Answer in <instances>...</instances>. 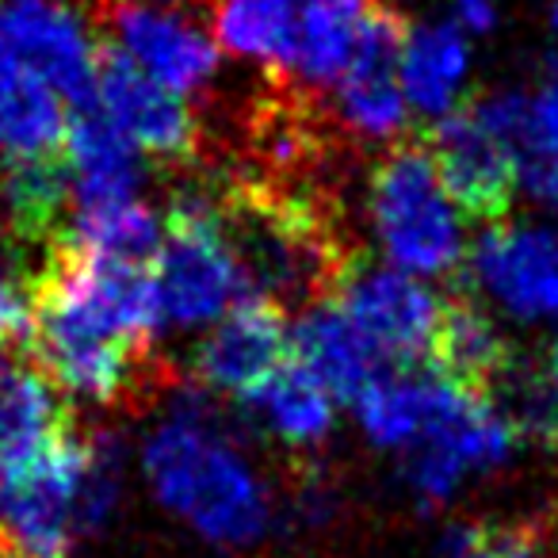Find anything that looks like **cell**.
Here are the masks:
<instances>
[{
    "label": "cell",
    "instance_id": "cell-1",
    "mask_svg": "<svg viewBox=\"0 0 558 558\" xmlns=\"http://www.w3.org/2000/svg\"><path fill=\"white\" fill-rule=\"evenodd\" d=\"M149 486L218 547H248L268 532V494L253 466L218 433L203 398H184L142 451Z\"/></svg>",
    "mask_w": 558,
    "mask_h": 558
},
{
    "label": "cell",
    "instance_id": "cell-2",
    "mask_svg": "<svg viewBox=\"0 0 558 558\" xmlns=\"http://www.w3.org/2000/svg\"><path fill=\"white\" fill-rule=\"evenodd\" d=\"M367 210L390 264L410 276H444L463 260V210L444 187L425 138H395L367 184Z\"/></svg>",
    "mask_w": 558,
    "mask_h": 558
},
{
    "label": "cell",
    "instance_id": "cell-3",
    "mask_svg": "<svg viewBox=\"0 0 558 558\" xmlns=\"http://www.w3.org/2000/svg\"><path fill=\"white\" fill-rule=\"evenodd\" d=\"M154 271L161 314L172 326H207L222 318L233 303L248 299L241 264L218 218L215 192L187 187L169 203Z\"/></svg>",
    "mask_w": 558,
    "mask_h": 558
},
{
    "label": "cell",
    "instance_id": "cell-4",
    "mask_svg": "<svg viewBox=\"0 0 558 558\" xmlns=\"http://www.w3.org/2000/svg\"><path fill=\"white\" fill-rule=\"evenodd\" d=\"M93 436L65 428L43 456L0 474V558H65L81 535Z\"/></svg>",
    "mask_w": 558,
    "mask_h": 558
},
{
    "label": "cell",
    "instance_id": "cell-5",
    "mask_svg": "<svg viewBox=\"0 0 558 558\" xmlns=\"http://www.w3.org/2000/svg\"><path fill=\"white\" fill-rule=\"evenodd\" d=\"M341 314L360 329L383 367H417L428 360L444 299L402 268H375L360 260L333 299Z\"/></svg>",
    "mask_w": 558,
    "mask_h": 558
},
{
    "label": "cell",
    "instance_id": "cell-6",
    "mask_svg": "<svg viewBox=\"0 0 558 558\" xmlns=\"http://www.w3.org/2000/svg\"><path fill=\"white\" fill-rule=\"evenodd\" d=\"M96 104L149 157L192 161L199 149V123L184 96L149 77L116 43H96Z\"/></svg>",
    "mask_w": 558,
    "mask_h": 558
},
{
    "label": "cell",
    "instance_id": "cell-7",
    "mask_svg": "<svg viewBox=\"0 0 558 558\" xmlns=\"http://www.w3.org/2000/svg\"><path fill=\"white\" fill-rule=\"evenodd\" d=\"M421 138L463 218L486 226L505 222L520 187V165L517 154L482 123L474 104L433 119V126Z\"/></svg>",
    "mask_w": 558,
    "mask_h": 558
},
{
    "label": "cell",
    "instance_id": "cell-8",
    "mask_svg": "<svg viewBox=\"0 0 558 558\" xmlns=\"http://www.w3.org/2000/svg\"><path fill=\"white\" fill-rule=\"evenodd\" d=\"M0 43L65 104H96V43L62 0H0Z\"/></svg>",
    "mask_w": 558,
    "mask_h": 558
},
{
    "label": "cell",
    "instance_id": "cell-9",
    "mask_svg": "<svg viewBox=\"0 0 558 558\" xmlns=\"http://www.w3.org/2000/svg\"><path fill=\"white\" fill-rule=\"evenodd\" d=\"M405 35L410 27L402 12L390 9L387 0H375L356 54L337 81V111L344 126L367 142H395L405 131V116H410L402 93Z\"/></svg>",
    "mask_w": 558,
    "mask_h": 558
},
{
    "label": "cell",
    "instance_id": "cell-10",
    "mask_svg": "<svg viewBox=\"0 0 558 558\" xmlns=\"http://www.w3.org/2000/svg\"><path fill=\"white\" fill-rule=\"evenodd\" d=\"M149 349H134L126 341L88 333L73 322L47 311H32V337L27 356L32 364L65 395H77L85 402L111 405L131 395L142 383V360Z\"/></svg>",
    "mask_w": 558,
    "mask_h": 558
},
{
    "label": "cell",
    "instance_id": "cell-11",
    "mask_svg": "<svg viewBox=\"0 0 558 558\" xmlns=\"http://www.w3.org/2000/svg\"><path fill=\"white\" fill-rule=\"evenodd\" d=\"M100 27L104 39L126 50L149 77L180 96L203 88L218 70V47L210 35L161 4L100 0Z\"/></svg>",
    "mask_w": 558,
    "mask_h": 558
},
{
    "label": "cell",
    "instance_id": "cell-12",
    "mask_svg": "<svg viewBox=\"0 0 558 558\" xmlns=\"http://www.w3.org/2000/svg\"><path fill=\"white\" fill-rule=\"evenodd\" d=\"M474 279L520 322L558 318V230L489 226L474 241Z\"/></svg>",
    "mask_w": 558,
    "mask_h": 558
},
{
    "label": "cell",
    "instance_id": "cell-13",
    "mask_svg": "<svg viewBox=\"0 0 558 558\" xmlns=\"http://www.w3.org/2000/svg\"><path fill=\"white\" fill-rule=\"evenodd\" d=\"M291 356L288 311L271 299L248 295L233 303L215 326V333L199 344L195 372L210 390L226 395H253L283 360Z\"/></svg>",
    "mask_w": 558,
    "mask_h": 558
},
{
    "label": "cell",
    "instance_id": "cell-14",
    "mask_svg": "<svg viewBox=\"0 0 558 558\" xmlns=\"http://www.w3.org/2000/svg\"><path fill=\"white\" fill-rule=\"evenodd\" d=\"M517 360L520 352L509 344L501 326L471 295L444 299L440 322H436L433 344H428V372L471 390V395L489 398Z\"/></svg>",
    "mask_w": 558,
    "mask_h": 558
},
{
    "label": "cell",
    "instance_id": "cell-15",
    "mask_svg": "<svg viewBox=\"0 0 558 558\" xmlns=\"http://www.w3.org/2000/svg\"><path fill=\"white\" fill-rule=\"evenodd\" d=\"M62 157L70 165V195L77 207L134 199L138 192V146L100 111V104L65 116Z\"/></svg>",
    "mask_w": 558,
    "mask_h": 558
},
{
    "label": "cell",
    "instance_id": "cell-16",
    "mask_svg": "<svg viewBox=\"0 0 558 558\" xmlns=\"http://www.w3.org/2000/svg\"><path fill=\"white\" fill-rule=\"evenodd\" d=\"M291 356L341 402H356L367 383L383 372V360L337 303H318L303 311L299 326L291 329Z\"/></svg>",
    "mask_w": 558,
    "mask_h": 558
},
{
    "label": "cell",
    "instance_id": "cell-17",
    "mask_svg": "<svg viewBox=\"0 0 558 558\" xmlns=\"http://www.w3.org/2000/svg\"><path fill=\"white\" fill-rule=\"evenodd\" d=\"M372 4L375 0H306L288 58L276 70L279 77H291L303 88L337 85L356 54Z\"/></svg>",
    "mask_w": 558,
    "mask_h": 558
},
{
    "label": "cell",
    "instance_id": "cell-18",
    "mask_svg": "<svg viewBox=\"0 0 558 558\" xmlns=\"http://www.w3.org/2000/svg\"><path fill=\"white\" fill-rule=\"evenodd\" d=\"M70 405L35 364L4 367L0 375V474L32 463L65 428H73Z\"/></svg>",
    "mask_w": 558,
    "mask_h": 558
},
{
    "label": "cell",
    "instance_id": "cell-19",
    "mask_svg": "<svg viewBox=\"0 0 558 558\" xmlns=\"http://www.w3.org/2000/svg\"><path fill=\"white\" fill-rule=\"evenodd\" d=\"M65 138L62 96L27 73L0 43V149L9 157L54 154Z\"/></svg>",
    "mask_w": 558,
    "mask_h": 558
},
{
    "label": "cell",
    "instance_id": "cell-20",
    "mask_svg": "<svg viewBox=\"0 0 558 558\" xmlns=\"http://www.w3.org/2000/svg\"><path fill=\"white\" fill-rule=\"evenodd\" d=\"M471 70V54L459 24H421L402 47V93L421 116H448Z\"/></svg>",
    "mask_w": 558,
    "mask_h": 558
},
{
    "label": "cell",
    "instance_id": "cell-21",
    "mask_svg": "<svg viewBox=\"0 0 558 558\" xmlns=\"http://www.w3.org/2000/svg\"><path fill=\"white\" fill-rule=\"evenodd\" d=\"M241 405L253 410L291 448L326 440L333 428V395L295 356L283 360L253 395L241 398Z\"/></svg>",
    "mask_w": 558,
    "mask_h": 558
},
{
    "label": "cell",
    "instance_id": "cell-22",
    "mask_svg": "<svg viewBox=\"0 0 558 558\" xmlns=\"http://www.w3.org/2000/svg\"><path fill=\"white\" fill-rule=\"evenodd\" d=\"M70 165L62 149L32 157H9L4 172V207H9L12 230L24 241L54 245L62 238L65 203H70Z\"/></svg>",
    "mask_w": 558,
    "mask_h": 558
},
{
    "label": "cell",
    "instance_id": "cell-23",
    "mask_svg": "<svg viewBox=\"0 0 558 558\" xmlns=\"http://www.w3.org/2000/svg\"><path fill=\"white\" fill-rule=\"evenodd\" d=\"M165 230L149 207L138 199L104 203V207H77V215L65 222L62 238L54 245H70L81 253L116 256V260L157 264Z\"/></svg>",
    "mask_w": 558,
    "mask_h": 558
},
{
    "label": "cell",
    "instance_id": "cell-24",
    "mask_svg": "<svg viewBox=\"0 0 558 558\" xmlns=\"http://www.w3.org/2000/svg\"><path fill=\"white\" fill-rule=\"evenodd\" d=\"M306 0H218L215 39L238 58H256L271 70L283 65Z\"/></svg>",
    "mask_w": 558,
    "mask_h": 558
},
{
    "label": "cell",
    "instance_id": "cell-25",
    "mask_svg": "<svg viewBox=\"0 0 558 558\" xmlns=\"http://www.w3.org/2000/svg\"><path fill=\"white\" fill-rule=\"evenodd\" d=\"M32 337V291L0 264V349H27Z\"/></svg>",
    "mask_w": 558,
    "mask_h": 558
},
{
    "label": "cell",
    "instance_id": "cell-26",
    "mask_svg": "<svg viewBox=\"0 0 558 558\" xmlns=\"http://www.w3.org/2000/svg\"><path fill=\"white\" fill-rule=\"evenodd\" d=\"M451 12H456V24L474 35L497 24V0H451Z\"/></svg>",
    "mask_w": 558,
    "mask_h": 558
},
{
    "label": "cell",
    "instance_id": "cell-27",
    "mask_svg": "<svg viewBox=\"0 0 558 558\" xmlns=\"http://www.w3.org/2000/svg\"><path fill=\"white\" fill-rule=\"evenodd\" d=\"M543 367H547L550 383H555V387H558V337H555V341H550V352H547V364H543Z\"/></svg>",
    "mask_w": 558,
    "mask_h": 558
},
{
    "label": "cell",
    "instance_id": "cell-28",
    "mask_svg": "<svg viewBox=\"0 0 558 558\" xmlns=\"http://www.w3.org/2000/svg\"><path fill=\"white\" fill-rule=\"evenodd\" d=\"M550 24H555V32H558V0H550Z\"/></svg>",
    "mask_w": 558,
    "mask_h": 558
},
{
    "label": "cell",
    "instance_id": "cell-29",
    "mask_svg": "<svg viewBox=\"0 0 558 558\" xmlns=\"http://www.w3.org/2000/svg\"><path fill=\"white\" fill-rule=\"evenodd\" d=\"M142 4H172V0H142Z\"/></svg>",
    "mask_w": 558,
    "mask_h": 558
},
{
    "label": "cell",
    "instance_id": "cell-30",
    "mask_svg": "<svg viewBox=\"0 0 558 558\" xmlns=\"http://www.w3.org/2000/svg\"><path fill=\"white\" fill-rule=\"evenodd\" d=\"M555 543H558V527H555Z\"/></svg>",
    "mask_w": 558,
    "mask_h": 558
},
{
    "label": "cell",
    "instance_id": "cell-31",
    "mask_svg": "<svg viewBox=\"0 0 558 558\" xmlns=\"http://www.w3.org/2000/svg\"><path fill=\"white\" fill-rule=\"evenodd\" d=\"M0 375H4V364H0Z\"/></svg>",
    "mask_w": 558,
    "mask_h": 558
}]
</instances>
